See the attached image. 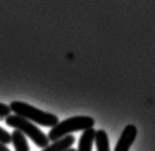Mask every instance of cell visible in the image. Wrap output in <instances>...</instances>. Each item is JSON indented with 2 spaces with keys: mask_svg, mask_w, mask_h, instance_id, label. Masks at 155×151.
I'll use <instances>...</instances> for the list:
<instances>
[{
  "mask_svg": "<svg viewBox=\"0 0 155 151\" xmlns=\"http://www.w3.org/2000/svg\"><path fill=\"white\" fill-rule=\"evenodd\" d=\"M10 109L15 115L25 118L31 122L38 123L45 127H54L59 122L57 116L44 112L34 106H31L22 101H13L10 104Z\"/></svg>",
  "mask_w": 155,
  "mask_h": 151,
  "instance_id": "obj_1",
  "label": "cell"
},
{
  "mask_svg": "<svg viewBox=\"0 0 155 151\" xmlns=\"http://www.w3.org/2000/svg\"><path fill=\"white\" fill-rule=\"evenodd\" d=\"M94 120L91 117L87 116H77L67 118L61 122H58L57 124L52 127L49 131L47 137L49 141L55 142L57 140H60L64 137L68 136L72 132H77L81 130H88V129L94 128Z\"/></svg>",
  "mask_w": 155,
  "mask_h": 151,
  "instance_id": "obj_2",
  "label": "cell"
},
{
  "mask_svg": "<svg viewBox=\"0 0 155 151\" xmlns=\"http://www.w3.org/2000/svg\"><path fill=\"white\" fill-rule=\"evenodd\" d=\"M6 124L10 127L15 128V130L20 131L22 134L29 137L37 146L45 148L49 144L48 137L37 127L33 122L18 115H10L6 117Z\"/></svg>",
  "mask_w": 155,
  "mask_h": 151,
  "instance_id": "obj_3",
  "label": "cell"
},
{
  "mask_svg": "<svg viewBox=\"0 0 155 151\" xmlns=\"http://www.w3.org/2000/svg\"><path fill=\"white\" fill-rule=\"evenodd\" d=\"M137 127L133 124L127 125L122 131L120 137L117 141L115 151H129L130 146L135 142L137 137Z\"/></svg>",
  "mask_w": 155,
  "mask_h": 151,
  "instance_id": "obj_4",
  "label": "cell"
},
{
  "mask_svg": "<svg viewBox=\"0 0 155 151\" xmlns=\"http://www.w3.org/2000/svg\"><path fill=\"white\" fill-rule=\"evenodd\" d=\"M74 142H75L74 136H72V135H68L66 137L53 142V143L48 144L41 151H66L69 148H71Z\"/></svg>",
  "mask_w": 155,
  "mask_h": 151,
  "instance_id": "obj_5",
  "label": "cell"
},
{
  "mask_svg": "<svg viewBox=\"0 0 155 151\" xmlns=\"http://www.w3.org/2000/svg\"><path fill=\"white\" fill-rule=\"evenodd\" d=\"M94 135L95 130L94 128L85 130L80 137L77 151H92L94 143Z\"/></svg>",
  "mask_w": 155,
  "mask_h": 151,
  "instance_id": "obj_6",
  "label": "cell"
},
{
  "mask_svg": "<svg viewBox=\"0 0 155 151\" xmlns=\"http://www.w3.org/2000/svg\"><path fill=\"white\" fill-rule=\"evenodd\" d=\"M12 143L15 151H30L29 144L24 134L18 130H14L12 133Z\"/></svg>",
  "mask_w": 155,
  "mask_h": 151,
  "instance_id": "obj_7",
  "label": "cell"
},
{
  "mask_svg": "<svg viewBox=\"0 0 155 151\" xmlns=\"http://www.w3.org/2000/svg\"><path fill=\"white\" fill-rule=\"evenodd\" d=\"M94 143L97 146V151H110L108 135L103 129H99V130L95 131Z\"/></svg>",
  "mask_w": 155,
  "mask_h": 151,
  "instance_id": "obj_8",
  "label": "cell"
},
{
  "mask_svg": "<svg viewBox=\"0 0 155 151\" xmlns=\"http://www.w3.org/2000/svg\"><path fill=\"white\" fill-rule=\"evenodd\" d=\"M12 143V135H10L2 127H0V143L2 144H10Z\"/></svg>",
  "mask_w": 155,
  "mask_h": 151,
  "instance_id": "obj_9",
  "label": "cell"
},
{
  "mask_svg": "<svg viewBox=\"0 0 155 151\" xmlns=\"http://www.w3.org/2000/svg\"><path fill=\"white\" fill-rule=\"evenodd\" d=\"M11 109L10 106H7L6 104L0 103V117H7L11 114Z\"/></svg>",
  "mask_w": 155,
  "mask_h": 151,
  "instance_id": "obj_10",
  "label": "cell"
},
{
  "mask_svg": "<svg viewBox=\"0 0 155 151\" xmlns=\"http://www.w3.org/2000/svg\"><path fill=\"white\" fill-rule=\"evenodd\" d=\"M0 151H11V150L5 144L0 143Z\"/></svg>",
  "mask_w": 155,
  "mask_h": 151,
  "instance_id": "obj_11",
  "label": "cell"
},
{
  "mask_svg": "<svg viewBox=\"0 0 155 151\" xmlns=\"http://www.w3.org/2000/svg\"><path fill=\"white\" fill-rule=\"evenodd\" d=\"M66 151H77L76 149H74V148H69V149H68V150H66Z\"/></svg>",
  "mask_w": 155,
  "mask_h": 151,
  "instance_id": "obj_12",
  "label": "cell"
}]
</instances>
